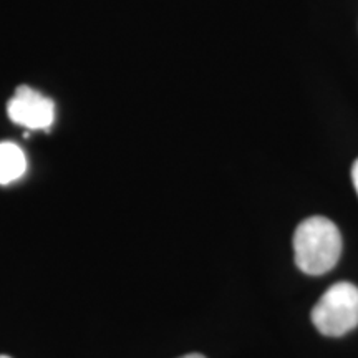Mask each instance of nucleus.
Wrapping results in <instances>:
<instances>
[{
  "instance_id": "1",
  "label": "nucleus",
  "mask_w": 358,
  "mask_h": 358,
  "mask_svg": "<svg viewBox=\"0 0 358 358\" xmlns=\"http://www.w3.org/2000/svg\"><path fill=\"white\" fill-rule=\"evenodd\" d=\"M342 248L338 227L324 216L308 217L295 229V264L308 275H324L332 271L342 256Z\"/></svg>"
},
{
  "instance_id": "2",
  "label": "nucleus",
  "mask_w": 358,
  "mask_h": 358,
  "mask_svg": "<svg viewBox=\"0 0 358 358\" xmlns=\"http://www.w3.org/2000/svg\"><path fill=\"white\" fill-rule=\"evenodd\" d=\"M315 329L327 337H342L358 327V287L337 282L322 295L312 310Z\"/></svg>"
},
{
  "instance_id": "3",
  "label": "nucleus",
  "mask_w": 358,
  "mask_h": 358,
  "mask_svg": "<svg viewBox=\"0 0 358 358\" xmlns=\"http://www.w3.org/2000/svg\"><path fill=\"white\" fill-rule=\"evenodd\" d=\"M8 118L29 129H47L55 120V105L50 98L22 85L7 103Z\"/></svg>"
},
{
  "instance_id": "4",
  "label": "nucleus",
  "mask_w": 358,
  "mask_h": 358,
  "mask_svg": "<svg viewBox=\"0 0 358 358\" xmlns=\"http://www.w3.org/2000/svg\"><path fill=\"white\" fill-rule=\"evenodd\" d=\"M27 158L19 145L12 141L0 143V185H10L24 176Z\"/></svg>"
},
{
  "instance_id": "5",
  "label": "nucleus",
  "mask_w": 358,
  "mask_h": 358,
  "mask_svg": "<svg viewBox=\"0 0 358 358\" xmlns=\"http://www.w3.org/2000/svg\"><path fill=\"white\" fill-rule=\"evenodd\" d=\"M352 181H353V186H355V191L358 194V159L353 163V166H352Z\"/></svg>"
},
{
  "instance_id": "6",
  "label": "nucleus",
  "mask_w": 358,
  "mask_h": 358,
  "mask_svg": "<svg viewBox=\"0 0 358 358\" xmlns=\"http://www.w3.org/2000/svg\"><path fill=\"white\" fill-rule=\"evenodd\" d=\"M179 358H206V357L204 355H199V353H189V355L179 357Z\"/></svg>"
},
{
  "instance_id": "7",
  "label": "nucleus",
  "mask_w": 358,
  "mask_h": 358,
  "mask_svg": "<svg viewBox=\"0 0 358 358\" xmlns=\"http://www.w3.org/2000/svg\"><path fill=\"white\" fill-rule=\"evenodd\" d=\"M0 358H10V357H7V355H0Z\"/></svg>"
}]
</instances>
